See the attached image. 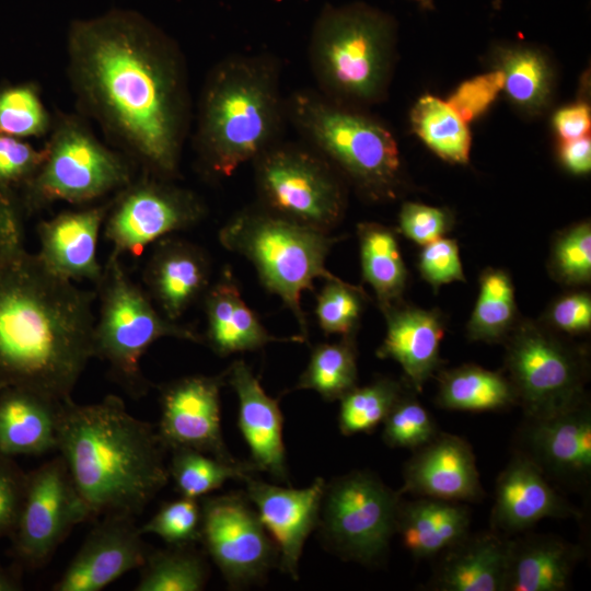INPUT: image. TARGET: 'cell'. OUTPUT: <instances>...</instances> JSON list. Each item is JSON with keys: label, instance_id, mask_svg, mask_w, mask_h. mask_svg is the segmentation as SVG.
Wrapping results in <instances>:
<instances>
[{"label": "cell", "instance_id": "6da1fadb", "mask_svg": "<svg viewBox=\"0 0 591 591\" xmlns=\"http://www.w3.org/2000/svg\"><path fill=\"white\" fill-rule=\"evenodd\" d=\"M69 56L84 103L150 171L172 176L188 118L174 43L141 15L113 11L73 23Z\"/></svg>", "mask_w": 591, "mask_h": 591}, {"label": "cell", "instance_id": "7a4b0ae2", "mask_svg": "<svg viewBox=\"0 0 591 591\" xmlns=\"http://www.w3.org/2000/svg\"><path fill=\"white\" fill-rule=\"evenodd\" d=\"M95 294L50 271L24 247L0 260V390L62 402L94 357Z\"/></svg>", "mask_w": 591, "mask_h": 591}, {"label": "cell", "instance_id": "3957f363", "mask_svg": "<svg viewBox=\"0 0 591 591\" xmlns=\"http://www.w3.org/2000/svg\"><path fill=\"white\" fill-rule=\"evenodd\" d=\"M57 450L93 517H135L170 479L157 429L115 395L85 405L61 402Z\"/></svg>", "mask_w": 591, "mask_h": 591}, {"label": "cell", "instance_id": "277c9868", "mask_svg": "<svg viewBox=\"0 0 591 591\" xmlns=\"http://www.w3.org/2000/svg\"><path fill=\"white\" fill-rule=\"evenodd\" d=\"M285 104L268 57L233 56L208 76L199 106L197 148L206 169L231 176L275 143Z\"/></svg>", "mask_w": 591, "mask_h": 591}, {"label": "cell", "instance_id": "5b68a950", "mask_svg": "<svg viewBox=\"0 0 591 591\" xmlns=\"http://www.w3.org/2000/svg\"><path fill=\"white\" fill-rule=\"evenodd\" d=\"M394 24L362 3L327 7L316 20L310 61L324 96L343 105L380 100L387 86Z\"/></svg>", "mask_w": 591, "mask_h": 591}, {"label": "cell", "instance_id": "8992f818", "mask_svg": "<svg viewBox=\"0 0 591 591\" xmlns=\"http://www.w3.org/2000/svg\"><path fill=\"white\" fill-rule=\"evenodd\" d=\"M285 109L314 150L369 197L394 196L401 175L399 152L383 125L309 91L296 92Z\"/></svg>", "mask_w": 591, "mask_h": 591}, {"label": "cell", "instance_id": "52a82bcc", "mask_svg": "<svg viewBox=\"0 0 591 591\" xmlns=\"http://www.w3.org/2000/svg\"><path fill=\"white\" fill-rule=\"evenodd\" d=\"M219 239L224 247L242 254L255 266L263 285L292 311L304 335L302 293L312 289L317 278L343 280L325 266L336 239L268 210L234 217L222 228Z\"/></svg>", "mask_w": 591, "mask_h": 591}, {"label": "cell", "instance_id": "ba28073f", "mask_svg": "<svg viewBox=\"0 0 591 591\" xmlns=\"http://www.w3.org/2000/svg\"><path fill=\"white\" fill-rule=\"evenodd\" d=\"M119 257L109 255L97 283L100 312L94 324V357L108 364L112 375L131 396L139 397L149 386L140 360L155 340L175 337L201 343V338L193 329L167 320L131 280Z\"/></svg>", "mask_w": 591, "mask_h": 591}, {"label": "cell", "instance_id": "9c48e42d", "mask_svg": "<svg viewBox=\"0 0 591 591\" xmlns=\"http://www.w3.org/2000/svg\"><path fill=\"white\" fill-rule=\"evenodd\" d=\"M506 341L508 380L532 419L584 402L587 364L580 351L542 322L518 321Z\"/></svg>", "mask_w": 591, "mask_h": 591}, {"label": "cell", "instance_id": "30bf717a", "mask_svg": "<svg viewBox=\"0 0 591 591\" xmlns=\"http://www.w3.org/2000/svg\"><path fill=\"white\" fill-rule=\"evenodd\" d=\"M401 495L364 471L326 483L317 525L323 542L343 559L375 564L396 534Z\"/></svg>", "mask_w": 591, "mask_h": 591}, {"label": "cell", "instance_id": "8fae6325", "mask_svg": "<svg viewBox=\"0 0 591 591\" xmlns=\"http://www.w3.org/2000/svg\"><path fill=\"white\" fill-rule=\"evenodd\" d=\"M44 152L39 169L22 188L24 213L53 201H90L129 184L127 164L76 123L61 125Z\"/></svg>", "mask_w": 591, "mask_h": 591}, {"label": "cell", "instance_id": "7c38bea8", "mask_svg": "<svg viewBox=\"0 0 591 591\" xmlns=\"http://www.w3.org/2000/svg\"><path fill=\"white\" fill-rule=\"evenodd\" d=\"M254 161L257 187L268 211L326 232L339 221L344 190L320 153L274 143Z\"/></svg>", "mask_w": 591, "mask_h": 591}, {"label": "cell", "instance_id": "4fadbf2b", "mask_svg": "<svg viewBox=\"0 0 591 591\" xmlns=\"http://www.w3.org/2000/svg\"><path fill=\"white\" fill-rule=\"evenodd\" d=\"M91 518L61 455L27 473L22 509L10 536L15 567H43L71 530Z\"/></svg>", "mask_w": 591, "mask_h": 591}, {"label": "cell", "instance_id": "5bb4252c", "mask_svg": "<svg viewBox=\"0 0 591 591\" xmlns=\"http://www.w3.org/2000/svg\"><path fill=\"white\" fill-rule=\"evenodd\" d=\"M201 537L207 553L232 588L259 583L278 564V551L246 496L206 497Z\"/></svg>", "mask_w": 591, "mask_h": 591}, {"label": "cell", "instance_id": "9a60e30c", "mask_svg": "<svg viewBox=\"0 0 591 591\" xmlns=\"http://www.w3.org/2000/svg\"><path fill=\"white\" fill-rule=\"evenodd\" d=\"M202 215V205L190 192L143 179L124 189L108 209L104 235L113 254L138 255L164 235L195 224Z\"/></svg>", "mask_w": 591, "mask_h": 591}, {"label": "cell", "instance_id": "2e32d148", "mask_svg": "<svg viewBox=\"0 0 591 591\" xmlns=\"http://www.w3.org/2000/svg\"><path fill=\"white\" fill-rule=\"evenodd\" d=\"M221 375H192L160 390L158 437L165 450L192 449L225 461H236L221 430Z\"/></svg>", "mask_w": 591, "mask_h": 591}, {"label": "cell", "instance_id": "e0dca14e", "mask_svg": "<svg viewBox=\"0 0 591 591\" xmlns=\"http://www.w3.org/2000/svg\"><path fill=\"white\" fill-rule=\"evenodd\" d=\"M148 553L134 515L105 514L51 589L100 591L126 572L139 569Z\"/></svg>", "mask_w": 591, "mask_h": 591}, {"label": "cell", "instance_id": "ac0fdd59", "mask_svg": "<svg viewBox=\"0 0 591 591\" xmlns=\"http://www.w3.org/2000/svg\"><path fill=\"white\" fill-rule=\"evenodd\" d=\"M246 497L278 551L279 568L298 579L303 546L317 528L326 482L317 477L305 488L282 487L250 476Z\"/></svg>", "mask_w": 591, "mask_h": 591}, {"label": "cell", "instance_id": "d6986e66", "mask_svg": "<svg viewBox=\"0 0 591 591\" xmlns=\"http://www.w3.org/2000/svg\"><path fill=\"white\" fill-rule=\"evenodd\" d=\"M405 464L404 486L399 493H412L449 501H474L483 488L471 445L450 433H437L416 449Z\"/></svg>", "mask_w": 591, "mask_h": 591}, {"label": "cell", "instance_id": "ffe728a7", "mask_svg": "<svg viewBox=\"0 0 591 591\" xmlns=\"http://www.w3.org/2000/svg\"><path fill=\"white\" fill-rule=\"evenodd\" d=\"M225 378L237 395V426L248 447L252 464L258 472L288 482L283 418L278 401L265 392L243 360L233 362L225 371Z\"/></svg>", "mask_w": 591, "mask_h": 591}, {"label": "cell", "instance_id": "44dd1931", "mask_svg": "<svg viewBox=\"0 0 591 591\" xmlns=\"http://www.w3.org/2000/svg\"><path fill=\"white\" fill-rule=\"evenodd\" d=\"M108 208L92 207L63 211L37 225L40 262L57 276L70 281L89 280L96 285L103 267L96 245Z\"/></svg>", "mask_w": 591, "mask_h": 591}, {"label": "cell", "instance_id": "7402d4cb", "mask_svg": "<svg viewBox=\"0 0 591 591\" xmlns=\"http://www.w3.org/2000/svg\"><path fill=\"white\" fill-rule=\"evenodd\" d=\"M577 511L545 479L531 457H513L497 480L491 524L498 532L518 533L545 518H570Z\"/></svg>", "mask_w": 591, "mask_h": 591}, {"label": "cell", "instance_id": "603a6c76", "mask_svg": "<svg viewBox=\"0 0 591 591\" xmlns=\"http://www.w3.org/2000/svg\"><path fill=\"white\" fill-rule=\"evenodd\" d=\"M382 311L386 317V335L376 354L398 362L412 386L421 392L440 363L444 318L438 310L397 302Z\"/></svg>", "mask_w": 591, "mask_h": 591}, {"label": "cell", "instance_id": "cb8c5ba5", "mask_svg": "<svg viewBox=\"0 0 591 591\" xmlns=\"http://www.w3.org/2000/svg\"><path fill=\"white\" fill-rule=\"evenodd\" d=\"M148 294L170 321L177 318L204 292L209 263L197 246L176 239L159 241L144 269Z\"/></svg>", "mask_w": 591, "mask_h": 591}, {"label": "cell", "instance_id": "d4e9b609", "mask_svg": "<svg viewBox=\"0 0 591 591\" xmlns=\"http://www.w3.org/2000/svg\"><path fill=\"white\" fill-rule=\"evenodd\" d=\"M509 540L497 532L468 533L443 552L432 586L442 591H505Z\"/></svg>", "mask_w": 591, "mask_h": 591}, {"label": "cell", "instance_id": "484cf974", "mask_svg": "<svg viewBox=\"0 0 591 591\" xmlns=\"http://www.w3.org/2000/svg\"><path fill=\"white\" fill-rule=\"evenodd\" d=\"M60 405L30 389L0 390V453L14 457L57 449Z\"/></svg>", "mask_w": 591, "mask_h": 591}, {"label": "cell", "instance_id": "4316f807", "mask_svg": "<svg viewBox=\"0 0 591 591\" xmlns=\"http://www.w3.org/2000/svg\"><path fill=\"white\" fill-rule=\"evenodd\" d=\"M470 528L468 509L457 501L420 497L399 507L396 533L415 558H431L462 540Z\"/></svg>", "mask_w": 591, "mask_h": 591}, {"label": "cell", "instance_id": "83f0119b", "mask_svg": "<svg viewBox=\"0 0 591 591\" xmlns=\"http://www.w3.org/2000/svg\"><path fill=\"white\" fill-rule=\"evenodd\" d=\"M578 549L552 536L510 542L505 591H563L569 586Z\"/></svg>", "mask_w": 591, "mask_h": 591}, {"label": "cell", "instance_id": "f1b7e54d", "mask_svg": "<svg viewBox=\"0 0 591 591\" xmlns=\"http://www.w3.org/2000/svg\"><path fill=\"white\" fill-rule=\"evenodd\" d=\"M530 440L536 455L557 474L591 470V414L586 401L563 413L533 419Z\"/></svg>", "mask_w": 591, "mask_h": 591}, {"label": "cell", "instance_id": "f546056e", "mask_svg": "<svg viewBox=\"0 0 591 591\" xmlns=\"http://www.w3.org/2000/svg\"><path fill=\"white\" fill-rule=\"evenodd\" d=\"M205 304L208 341L220 356L255 350L280 340L267 332L246 305L228 271L208 291Z\"/></svg>", "mask_w": 591, "mask_h": 591}, {"label": "cell", "instance_id": "4dcf8cb0", "mask_svg": "<svg viewBox=\"0 0 591 591\" xmlns=\"http://www.w3.org/2000/svg\"><path fill=\"white\" fill-rule=\"evenodd\" d=\"M507 376L476 364H463L440 373L437 403L451 410H497L515 403Z\"/></svg>", "mask_w": 591, "mask_h": 591}, {"label": "cell", "instance_id": "1f68e13d", "mask_svg": "<svg viewBox=\"0 0 591 591\" xmlns=\"http://www.w3.org/2000/svg\"><path fill=\"white\" fill-rule=\"evenodd\" d=\"M363 279L373 288L381 309L396 303L407 281V270L395 234L376 223L358 225Z\"/></svg>", "mask_w": 591, "mask_h": 591}, {"label": "cell", "instance_id": "d6a6232c", "mask_svg": "<svg viewBox=\"0 0 591 591\" xmlns=\"http://www.w3.org/2000/svg\"><path fill=\"white\" fill-rule=\"evenodd\" d=\"M517 320L514 286L509 274L487 268L479 277L478 297L466 326L472 340L505 341Z\"/></svg>", "mask_w": 591, "mask_h": 591}, {"label": "cell", "instance_id": "836d02e7", "mask_svg": "<svg viewBox=\"0 0 591 591\" xmlns=\"http://www.w3.org/2000/svg\"><path fill=\"white\" fill-rule=\"evenodd\" d=\"M171 452L169 475L184 497L199 499L220 488L229 479L244 482L258 472L251 461H225L192 449H176Z\"/></svg>", "mask_w": 591, "mask_h": 591}, {"label": "cell", "instance_id": "e575fe53", "mask_svg": "<svg viewBox=\"0 0 591 591\" xmlns=\"http://www.w3.org/2000/svg\"><path fill=\"white\" fill-rule=\"evenodd\" d=\"M410 121L414 131L440 158L452 163L468 162L470 130L448 103L424 96L413 107Z\"/></svg>", "mask_w": 591, "mask_h": 591}, {"label": "cell", "instance_id": "d590c367", "mask_svg": "<svg viewBox=\"0 0 591 591\" xmlns=\"http://www.w3.org/2000/svg\"><path fill=\"white\" fill-rule=\"evenodd\" d=\"M139 569L137 591H199L208 580L207 563L194 545L149 551Z\"/></svg>", "mask_w": 591, "mask_h": 591}, {"label": "cell", "instance_id": "8d00e7d4", "mask_svg": "<svg viewBox=\"0 0 591 591\" xmlns=\"http://www.w3.org/2000/svg\"><path fill=\"white\" fill-rule=\"evenodd\" d=\"M357 375L354 336H344L338 343L321 344L313 349L296 389L313 390L333 402L356 386Z\"/></svg>", "mask_w": 591, "mask_h": 591}, {"label": "cell", "instance_id": "74e56055", "mask_svg": "<svg viewBox=\"0 0 591 591\" xmlns=\"http://www.w3.org/2000/svg\"><path fill=\"white\" fill-rule=\"evenodd\" d=\"M505 77L503 88L509 99L520 108L541 109L551 94L552 72L545 58L528 48L505 50L499 58Z\"/></svg>", "mask_w": 591, "mask_h": 591}, {"label": "cell", "instance_id": "f35d334b", "mask_svg": "<svg viewBox=\"0 0 591 591\" xmlns=\"http://www.w3.org/2000/svg\"><path fill=\"white\" fill-rule=\"evenodd\" d=\"M402 395L401 384L387 378L361 387L355 386L339 399L340 432L352 436L372 431L384 421Z\"/></svg>", "mask_w": 591, "mask_h": 591}, {"label": "cell", "instance_id": "ab89813d", "mask_svg": "<svg viewBox=\"0 0 591 591\" xmlns=\"http://www.w3.org/2000/svg\"><path fill=\"white\" fill-rule=\"evenodd\" d=\"M549 270L567 286L587 285L591 280V225L577 223L563 231L554 241Z\"/></svg>", "mask_w": 591, "mask_h": 591}, {"label": "cell", "instance_id": "60d3db41", "mask_svg": "<svg viewBox=\"0 0 591 591\" xmlns=\"http://www.w3.org/2000/svg\"><path fill=\"white\" fill-rule=\"evenodd\" d=\"M47 126V112L32 84L0 89V134L18 138L39 136Z\"/></svg>", "mask_w": 591, "mask_h": 591}, {"label": "cell", "instance_id": "b9f144b4", "mask_svg": "<svg viewBox=\"0 0 591 591\" xmlns=\"http://www.w3.org/2000/svg\"><path fill=\"white\" fill-rule=\"evenodd\" d=\"M201 503L198 499L181 496L163 503L157 513L139 526L142 535L154 534L167 545H194L201 537Z\"/></svg>", "mask_w": 591, "mask_h": 591}, {"label": "cell", "instance_id": "7bdbcfd3", "mask_svg": "<svg viewBox=\"0 0 591 591\" xmlns=\"http://www.w3.org/2000/svg\"><path fill=\"white\" fill-rule=\"evenodd\" d=\"M364 291L344 280H327L317 296L316 316L326 334L351 336L361 313Z\"/></svg>", "mask_w": 591, "mask_h": 591}, {"label": "cell", "instance_id": "ee69618b", "mask_svg": "<svg viewBox=\"0 0 591 591\" xmlns=\"http://www.w3.org/2000/svg\"><path fill=\"white\" fill-rule=\"evenodd\" d=\"M383 424V440L392 448L418 449L438 433L428 410L406 395L399 397Z\"/></svg>", "mask_w": 591, "mask_h": 591}, {"label": "cell", "instance_id": "f6af8a7d", "mask_svg": "<svg viewBox=\"0 0 591 591\" xmlns=\"http://www.w3.org/2000/svg\"><path fill=\"white\" fill-rule=\"evenodd\" d=\"M45 152L37 151L23 138L0 134V188L15 194L39 169Z\"/></svg>", "mask_w": 591, "mask_h": 591}, {"label": "cell", "instance_id": "bcb514c9", "mask_svg": "<svg viewBox=\"0 0 591 591\" xmlns=\"http://www.w3.org/2000/svg\"><path fill=\"white\" fill-rule=\"evenodd\" d=\"M422 278L436 290L444 283L465 281L455 240L441 237L422 246L418 258Z\"/></svg>", "mask_w": 591, "mask_h": 591}, {"label": "cell", "instance_id": "7dc6e473", "mask_svg": "<svg viewBox=\"0 0 591 591\" xmlns=\"http://www.w3.org/2000/svg\"><path fill=\"white\" fill-rule=\"evenodd\" d=\"M503 83L500 70L475 77L463 82L447 103L462 120L468 123L490 106Z\"/></svg>", "mask_w": 591, "mask_h": 591}, {"label": "cell", "instance_id": "c3c4849f", "mask_svg": "<svg viewBox=\"0 0 591 591\" xmlns=\"http://www.w3.org/2000/svg\"><path fill=\"white\" fill-rule=\"evenodd\" d=\"M398 220L403 234L421 246L443 237L452 225L447 210L418 202H405Z\"/></svg>", "mask_w": 591, "mask_h": 591}, {"label": "cell", "instance_id": "681fc988", "mask_svg": "<svg viewBox=\"0 0 591 591\" xmlns=\"http://www.w3.org/2000/svg\"><path fill=\"white\" fill-rule=\"evenodd\" d=\"M27 473L11 456L0 453V541L10 538L22 509Z\"/></svg>", "mask_w": 591, "mask_h": 591}, {"label": "cell", "instance_id": "f907efd6", "mask_svg": "<svg viewBox=\"0 0 591 591\" xmlns=\"http://www.w3.org/2000/svg\"><path fill=\"white\" fill-rule=\"evenodd\" d=\"M542 323L569 335L588 333L591 328L590 293L573 291L560 296L548 306Z\"/></svg>", "mask_w": 591, "mask_h": 591}, {"label": "cell", "instance_id": "816d5d0a", "mask_svg": "<svg viewBox=\"0 0 591 591\" xmlns=\"http://www.w3.org/2000/svg\"><path fill=\"white\" fill-rule=\"evenodd\" d=\"M23 215L16 195L0 188V260L24 247Z\"/></svg>", "mask_w": 591, "mask_h": 591}, {"label": "cell", "instance_id": "f5cc1de1", "mask_svg": "<svg viewBox=\"0 0 591 591\" xmlns=\"http://www.w3.org/2000/svg\"><path fill=\"white\" fill-rule=\"evenodd\" d=\"M554 126L563 140L587 136L591 126L589 106L577 103L559 109L554 116Z\"/></svg>", "mask_w": 591, "mask_h": 591}, {"label": "cell", "instance_id": "db71d44e", "mask_svg": "<svg viewBox=\"0 0 591 591\" xmlns=\"http://www.w3.org/2000/svg\"><path fill=\"white\" fill-rule=\"evenodd\" d=\"M560 160L575 174L588 173L591 169L590 137L583 136L572 140H563Z\"/></svg>", "mask_w": 591, "mask_h": 591}, {"label": "cell", "instance_id": "11a10c76", "mask_svg": "<svg viewBox=\"0 0 591 591\" xmlns=\"http://www.w3.org/2000/svg\"><path fill=\"white\" fill-rule=\"evenodd\" d=\"M22 589L21 570L18 567L5 568L0 561V591H20Z\"/></svg>", "mask_w": 591, "mask_h": 591}, {"label": "cell", "instance_id": "9f6ffc18", "mask_svg": "<svg viewBox=\"0 0 591 591\" xmlns=\"http://www.w3.org/2000/svg\"><path fill=\"white\" fill-rule=\"evenodd\" d=\"M425 5H430L431 4V0H416Z\"/></svg>", "mask_w": 591, "mask_h": 591}]
</instances>
